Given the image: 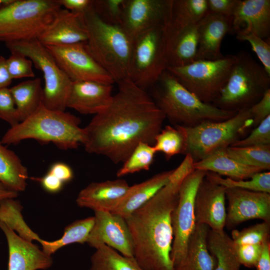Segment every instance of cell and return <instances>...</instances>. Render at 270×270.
<instances>
[{
	"label": "cell",
	"mask_w": 270,
	"mask_h": 270,
	"mask_svg": "<svg viewBox=\"0 0 270 270\" xmlns=\"http://www.w3.org/2000/svg\"><path fill=\"white\" fill-rule=\"evenodd\" d=\"M208 248L216 260L214 270H240L235 246L224 231L214 232L210 229L207 236Z\"/></svg>",
	"instance_id": "30"
},
{
	"label": "cell",
	"mask_w": 270,
	"mask_h": 270,
	"mask_svg": "<svg viewBox=\"0 0 270 270\" xmlns=\"http://www.w3.org/2000/svg\"><path fill=\"white\" fill-rule=\"evenodd\" d=\"M172 0H125L121 26L134 39L141 33L168 25Z\"/></svg>",
	"instance_id": "14"
},
{
	"label": "cell",
	"mask_w": 270,
	"mask_h": 270,
	"mask_svg": "<svg viewBox=\"0 0 270 270\" xmlns=\"http://www.w3.org/2000/svg\"><path fill=\"white\" fill-rule=\"evenodd\" d=\"M206 178L226 188H238L254 192L270 194V172H261L255 174L246 180H235L207 172Z\"/></svg>",
	"instance_id": "36"
},
{
	"label": "cell",
	"mask_w": 270,
	"mask_h": 270,
	"mask_svg": "<svg viewBox=\"0 0 270 270\" xmlns=\"http://www.w3.org/2000/svg\"><path fill=\"white\" fill-rule=\"evenodd\" d=\"M226 196L228 202L226 222L228 228L254 219L270 222V194L228 188Z\"/></svg>",
	"instance_id": "15"
},
{
	"label": "cell",
	"mask_w": 270,
	"mask_h": 270,
	"mask_svg": "<svg viewBox=\"0 0 270 270\" xmlns=\"http://www.w3.org/2000/svg\"><path fill=\"white\" fill-rule=\"evenodd\" d=\"M10 90L20 122L32 116L43 104L44 90L40 78L21 82Z\"/></svg>",
	"instance_id": "28"
},
{
	"label": "cell",
	"mask_w": 270,
	"mask_h": 270,
	"mask_svg": "<svg viewBox=\"0 0 270 270\" xmlns=\"http://www.w3.org/2000/svg\"><path fill=\"white\" fill-rule=\"evenodd\" d=\"M270 222H264L244 228L232 232L230 237L236 246L263 244L270 240Z\"/></svg>",
	"instance_id": "39"
},
{
	"label": "cell",
	"mask_w": 270,
	"mask_h": 270,
	"mask_svg": "<svg viewBox=\"0 0 270 270\" xmlns=\"http://www.w3.org/2000/svg\"><path fill=\"white\" fill-rule=\"evenodd\" d=\"M252 116L253 124L258 125L270 115V88L264 92L262 98L249 108Z\"/></svg>",
	"instance_id": "46"
},
{
	"label": "cell",
	"mask_w": 270,
	"mask_h": 270,
	"mask_svg": "<svg viewBox=\"0 0 270 270\" xmlns=\"http://www.w3.org/2000/svg\"><path fill=\"white\" fill-rule=\"evenodd\" d=\"M198 23L182 28L167 25L168 68L184 66L196 61Z\"/></svg>",
	"instance_id": "24"
},
{
	"label": "cell",
	"mask_w": 270,
	"mask_h": 270,
	"mask_svg": "<svg viewBox=\"0 0 270 270\" xmlns=\"http://www.w3.org/2000/svg\"><path fill=\"white\" fill-rule=\"evenodd\" d=\"M0 119L10 126L20 122L16 106L10 88L0 89Z\"/></svg>",
	"instance_id": "44"
},
{
	"label": "cell",
	"mask_w": 270,
	"mask_h": 270,
	"mask_svg": "<svg viewBox=\"0 0 270 270\" xmlns=\"http://www.w3.org/2000/svg\"><path fill=\"white\" fill-rule=\"evenodd\" d=\"M195 170L212 172L232 180H246L260 168L244 164L228 156L224 150H219L206 158L194 163Z\"/></svg>",
	"instance_id": "27"
},
{
	"label": "cell",
	"mask_w": 270,
	"mask_h": 270,
	"mask_svg": "<svg viewBox=\"0 0 270 270\" xmlns=\"http://www.w3.org/2000/svg\"><path fill=\"white\" fill-rule=\"evenodd\" d=\"M270 145V115L262 120L246 138L238 140L232 146Z\"/></svg>",
	"instance_id": "43"
},
{
	"label": "cell",
	"mask_w": 270,
	"mask_h": 270,
	"mask_svg": "<svg viewBox=\"0 0 270 270\" xmlns=\"http://www.w3.org/2000/svg\"><path fill=\"white\" fill-rule=\"evenodd\" d=\"M38 181L43 188L50 193H56L62 189L64 183L51 173L48 172L40 178H34Z\"/></svg>",
	"instance_id": "50"
},
{
	"label": "cell",
	"mask_w": 270,
	"mask_h": 270,
	"mask_svg": "<svg viewBox=\"0 0 270 270\" xmlns=\"http://www.w3.org/2000/svg\"><path fill=\"white\" fill-rule=\"evenodd\" d=\"M189 154L174 170L168 183L124 218L133 244L134 257L144 270H174L170 257L173 241L172 214L180 186L194 169Z\"/></svg>",
	"instance_id": "2"
},
{
	"label": "cell",
	"mask_w": 270,
	"mask_h": 270,
	"mask_svg": "<svg viewBox=\"0 0 270 270\" xmlns=\"http://www.w3.org/2000/svg\"><path fill=\"white\" fill-rule=\"evenodd\" d=\"M20 202L14 198H8L0 201V221L9 228L18 232V236L30 242L41 238L28 226L24 221Z\"/></svg>",
	"instance_id": "34"
},
{
	"label": "cell",
	"mask_w": 270,
	"mask_h": 270,
	"mask_svg": "<svg viewBox=\"0 0 270 270\" xmlns=\"http://www.w3.org/2000/svg\"><path fill=\"white\" fill-rule=\"evenodd\" d=\"M228 78L214 101L220 108L238 111L257 102L270 88V75L245 50L236 54Z\"/></svg>",
	"instance_id": "6"
},
{
	"label": "cell",
	"mask_w": 270,
	"mask_h": 270,
	"mask_svg": "<svg viewBox=\"0 0 270 270\" xmlns=\"http://www.w3.org/2000/svg\"><path fill=\"white\" fill-rule=\"evenodd\" d=\"M89 270H144L134 256L128 257L104 244L96 248Z\"/></svg>",
	"instance_id": "32"
},
{
	"label": "cell",
	"mask_w": 270,
	"mask_h": 270,
	"mask_svg": "<svg viewBox=\"0 0 270 270\" xmlns=\"http://www.w3.org/2000/svg\"><path fill=\"white\" fill-rule=\"evenodd\" d=\"M226 188L207 179L200 184L194 200L196 224H204L214 232H224L226 226Z\"/></svg>",
	"instance_id": "17"
},
{
	"label": "cell",
	"mask_w": 270,
	"mask_h": 270,
	"mask_svg": "<svg viewBox=\"0 0 270 270\" xmlns=\"http://www.w3.org/2000/svg\"><path fill=\"white\" fill-rule=\"evenodd\" d=\"M125 0H93L92 8L104 22L121 25Z\"/></svg>",
	"instance_id": "40"
},
{
	"label": "cell",
	"mask_w": 270,
	"mask_h": 270,
	"mask_svg": "<svg viewBox=\"0 0 270 270\" xmlns=\"http://www.w3.org/2000/svg\"><path fill=\"white\" fill-rule=\"evenodd\" d=\"M94 224V216L76 220L66 227L63 236L54 241L42 239V251L51 256L61 248L74 243H86Z\"/></svg>",
	"instance_id": "31"
},
{
	"label": "cell",
	"mask_w": 270,
	"mask_h": 270,
	"mask_svg": "<svg viewBox=\"0 0 270 270\" xmlns=\"http://www.w3.org/2000/svg\"><path fill=\"white\" fill-rule=\"evenodd\" d=\"M10 53V56L6 58V66L12 78H34L32 61L19 53Z\"/></svg>",
	"instance_id": "42"
},
{
	"label": "cell",
	"mask_w": 270,
	"mask_h": 270,
	"mask_svg": "<svg viewBox=\"0 0 270 270\" xmlns=\"http://www.w3.org/2000/svg\"><path fill=\"white\" fill-rule=\"evenodd\" d=\"M108 106L84 128V144L90 154L115 164L123 162L140 142L153 146L166 116L147 91L130 79L117 83Z\"/></svg>",
	"instance_id": "1"
},
{
	"label": "cell",
	"mask_w": 270,
	"mask_h": 270,
	"mask_svg": "<svg viewBox=\"0 0 270 270\" xmlns=\"http://www.w3.org/2000/svg\"><path fill=\"white\" fill-rule=\"evenodd\" d=\"M236 38L240 41L248 42L256 54L262 66L267 73L270 75V45L268 42L260 37L251 32H245L240 30L234 32Z\"/></svg>",
	"instance_id": "41"
},
{
	"label": "cell",
	"mask_w": 270,
	"mask_h": 270,
	"mask_svg": "<svg viewBox=\"0 0 270 270\" xmlns=\"http://www.w3.org/2000/svg\"><path fill=\"white\" fill-rule=\"evenodd\" d=\"M198 25L196 60L222 58L221 44L226 34L232 32V18L208 10Z\"/></svg>",
	"instance_id": "21"
},
{
	"label": "cell",
	"mask_w": 270,
	"mask_h": 270,
	"mask_svg": "<svg viewBox=\"0 0 270 270\" xmlns=\"http://www.w3.org/2000/svg\"><path fill=\"white\" fill-rule=\"evenodd\" d=\"M18 193L5 187L0 183V201L8 198H16Z\"/></svg>",
	"instance_id": "53"
},
{
	"label": "cell",
	"mask_w": 270,
	"mask_h": 270,
	"mask_svg": "<svg viewBox=\"0 0 270 270\" xmlns=\"http://www.w3.org/2000/svg\"><path fill=\"white\" fill-rule=\"evenodd\" d=\"M252 124L249 108H245L238 110L232 117L225 120L206 122L194 126H175L184 140L183 154L190 155L196 162L232 146Z\"/></svg>",
	"instance_id": "7"
},
{
	"label": "cell",
	"mask_w": 270,
	"mask_h": 270,
	"mask_svg": "<svg viewBox=\"0 0 270 270\" xmlns=\"http://www.w3.org/2000/svg\"><path fill=\"white\" fill-rule=\"evenodd\" d=\"M174 170L162 172L138 184L130 186L126 193L111 212L126 218L165 186Z\"/></svg>",
	"instance_id": "25"
},
{
	"label": "cell",
	"mask_w": 270,
	"mask_h": 270,
	"mask_svg": "<svg viewBox=\"0 0 270 270\" xmlns=\"http://www.w3.org/2000/svg\"><path fill=\"white\" fill-rule=\"evenodd\" d=\"M0 228L8 242V270H46L52 266V256L44 253L36 245L20 237L0 221Z\"/></svg>",
	"instance_id": "19"
},
{
	"label": "cell",
	"mask_w": 270,
	"mask_h": 270,
	"mask_svg": "<svg viewBox=\"0 0 270 270\" xmlns=\"http://www.w3.org/2000/svg\"><path fill=\"white\" fill-rule=\"evenodd\" d=\"M46 46L72 81H94L110 84L115 82L90 54L86 42Z\"/></svg>",
	"instance_id": "13"
},
{
	"label": "cell",
	"mask_w": 270,
	"mask_h": 270,
	"mask_svg": "<svg viewBox=\"0 0 270 270\" xmlns=\"http://www.w3.org/2000/svg\"><path fill=\"white\" fill-rule=\"evenodd\" d=\"M251 32L268 42L270 36V0H240L232 17V32Z\"/></svg>",
	"instance_id": "23"
},
{
	"label": "cell",
	"mask_w": 270,
	"mask_h": 270,
	"mask_svg": "<svg viewBox=\"0 0 270 270\" xmlns=\"http://www.w3.org/2000/svg\"><path fill=\"white\" fill-rule=\"evenodd\" d=\"M87 48L115 82L129 79L133 38L120 25L102 20L92 6L84 14Z\"/></svg>",
	"instance_id": "5"
},
{
	"label": "cell",
	"mask_w": 270,
	"mask_h": 270,
	"mask_svg": "<svg viewBox=\"0 0 270 270\" xmlns=\"http://www.w3.org/2000/svg\"><path fill=\"white\" fill-rule=\"evenodd\" d=\"M130 186L123 179L94 182L82 190L76 199L78 206L96 211L112 212L126 193Z\"/></svg>",
	"instance_id": "22"
},
{
	"label": "cell",
	"mask_w": 270,
	"mask_h": 270,
	"mask_svg": "<svg viewBox=\"0 0 270 270\" xmlns=\"http://www.w3.org/2000/svg\"><path fill=\"white\" fill-rule=\"evenodd\" d=\"M79 118L65 111L48 109L42 104L32 116L10 126L0 140L4 144H15L33 139L42 144L52 143L68 150L83 144L84 128Z\"/></svg>",
	"instance_id": "3"
},
{
	"label": "cell",
	"mask_w": 270,
	"mask_h": 270,
	"mask_svg": "<svg viewBox=\"0 0 270 270\" xmlns=\"http://www.w3.org/2000/svg\"><path fill=\"white\" fill-rule=\"evenodd\" d=\"M94 224L86 243L96 248L106 244L121 254L134 256L132 236L124 218L110 212H94Z\"/></svg>",
	"instance_id": "16"
},
{
	"label": "cell",
	"mask_w": 270,
	"mask_h": 270,
	"mask_svg": "<svg viewBox=\"0 0 270 270\" xmlns=\"http://www.w3.org/2000/svg\"><path fill=\"white\" fill-rule=\"evenodd\" d=\"M206 172L194 169L184 178L180 186L178 202L172 214L173 241L170 257L174 268L183 261L190 238L194 229L195 197Z\"/></svg>",
	"instance_id": "12"
},
{
	"label": "cell",
	"mask_w": 270,
	"mask_h": 270,
	"mask_svg": "<svg viewBox=\"0 0 270 270\" xmlns=\"http://www.w3.org/2000/svg\"><path fill=\"white\" fill-rule=\"evenodd\" d=\"M61 6L69 11L84 14L92 6L93 0H58Z\"/></svg>",
	"instance_id": "48"
},
{
	"label": "cell",
	"mask_w": 270,
	"mask_h": 270,
	"mask_svg": "<svg viewBox=\"0 0 270 270\" xmlns=\"http://www.w3.org/2000/svg\"><path fill=\"white\" fill-rule=\"evenodd\" d=\"M209 230L206 225L196 224L188 242L185 257L174 270H215L216 260L210 252L207 244Z\"/></svg>",
	"instance_id": "26"
},
{
	"label": "cell",
	"mask_w": 270,
	"mask_h": 270,
	"mask_svg": "<svg viewBox=\"0 0 270 270\" xmlns=\"http://www.w3.org/2000/svg\"><path fill=\"white\" fill-rule=\"evenodd\" d=\"M151 88H153L151 96L156 106L166 118L175 126L189 127L206 122L223 121L238 112L202 102L167 70Z\"/></svg>",
	"instance_id": "4"
},
{
	"label": "cell",
	"mask_w": 270,
	"mask_h": 270,
	"mask_svg": "<svg viewBox=\"0 0 270 270\" xmlns=\"http://www.w3.org/2000/svg\"><path fill=\"white\" fill-rule=\"evenodd\" d=\"M208 12L207 0H172L168 26L182 28L196 24Z\"/></svg>",
	"instance_id": "33"
},
{
	"label": "cell",
	"mask_w": 270,
	"mask_h": 270,
	"mask_svg": "<svg viewBox=\"0 0 270 270\" xmlns=\"http://www.w3.org/2000/svg\"><path fill=\"white\" fill-rule=\"evenodd\" d=\"M156 153L153 146L140 142L122 162V166L116 172V176L120 178L141 170H148Z\"/></svg>",
	"instance_id": "37"
},
{
	"label": "cell",
	"mask_w": 270,
	"mask_h": 270,
	"mask_svg": "<svg viewBox=\"0 0 270 270\" xmlns=\"http://www.w3.org/2000/svg\"><path fill=\"white\" fill-rule=\"evenodd\" d=\"M264 244L239 246L234 244L236 255L240 265L248 268H254L260 254Z\"/></svg>",
	"instance_id": "45"
},
{
	"label": "cell",
	"mask_w": 270,
	"mask_h": 270,
	"mask_svg": "<svg viewBox=\"0 0 270 270\" xmlns=\"http://www.w3.org/2000/svg\"><path fill=\"white\" fill-rule=\"evenodd\" d=\"M166 26H154L133 39L129 79L146 91L168 68Z\"/></svg>",
	"instance_id": "9"
},
{
	"label": "cell",
	"mask_w": 270,
	"mask_h": 270,
	"mask_svg": "<svg viewBox=\"0 0 270 270\" xmlns=\"http://www.w3.org/2000/svg\"><path fill=\"white\" fill-rule=\"evenodd\" d=\"M256 270H270V242H266L256 264Z\"/></svg>",
	"instance_id": "51"
},
{
	"label": "cell",
	"mask_w": 270,
	"mask_h": 270,
	"mask_svg": "<svg viewBox=\"0 0 270 270\" xmlns=\"http://www.w3.org/2000/svg\"><path fill=\"white\" fill-rule=\"evenodd\" d=\"M236 60V55L228 54L221 59L196 60L167 70L201 101L211 104L226 83Z\"/></svg>",
	"instance_id": "11"
},
{
	"label": "cell",
	"mask_w": 270,
	"mask_h": 270,
	"mask_svg": "<svg viewBox=\"0 0 270 270\" xmlns=\"http://www.w3.org/2000/svg\"><path fill=\"white\" fill-rule=\"evenodd\" d=\"M28 174L18 156L0 140V183L12 191L25 190Z\"/></svg>",
	"instance_id": "29"
},
{
	"label": "cell",
	"mask_w": 270,
	"mask_h": 270,
	"mask_svg": "<svg viewBox=\"0 0 270 270\" xmlns=\"http://www.w3.org/2000/svg\"><path fill=\"white\" fill-rule=\"evenodd\" d=\"M60 8L58 0H12L0 8V41L38 38Z\"/></svg>",
	"instance_id": "8"
},
{
	"label": "cell",
	"mask_w": 270,
	"mask_h": 270,
	"mask_svg": "<svg viewBox=\"0 0 270 270\" xmlns=\"http://www.w3.org/2000/svg\"><path fill=\"white\" fill-rule=\"evenodd\" d=\"M48 172L51 173L64 184L70 182L73 178L72 168L66 164L57 162L51 166Z\"/></svg>",
	"instance_id": "49"
},
{
	"label": "cell",
	"mask_w": 270,
	"mask_h": 270,
	"mask_svg": "<svg viewBox=\"0 0 270 270\" xmlns=\"http://www.w3.org/2000/svg\"><path fill=\"white\" fill-rule=\"evenodd\" d=\"M45 46L86 42L88 32L83 14L61 8L52 23L38 38Z\"/></svg>",
	"instance_id": "20"
},
{
	"label": "cell",
	"mask_w": 270,
	"mask_h": 270,
	"mask_svg": "<svg viewBox=\"0 0 270 270\" xmlns=\"http://www.w3.org/2000/svg\"><path fill=\"white\" fill-rule=\"evenodd\" d=\"M112 84L94 81H72L66 108L83 114L96 115L110 104L113 94Z\"/></svg>",
	"instance_id": "18"
},
{
	"label": "cell",
	"mask_w": 270,
	"mask_h": 270,
	"mask_svg": "<svg viewBox=\"0 0 270 270\" xmlns=\"http://www.w3.org/2000/svg\"><path fill=\"white\" fill-rule=\"evenodd\" d=\"M227 154L238 162L262 170L270 169V145L249 146H230Z\"/></svg>",
	"instance_id": "35"
},
{
	"label": "cell",
	"mask_w": 270,
	"mask_h": 270,
	"mask_svg": "<svg viewBox=\"0 0 270 270\" xmlns=\"http://www.w3.org/2000/svg\"><path fill=\"white\" fill-rule=\"evenodd\" d=\"M12 80L6 66V58L0 56V89L8 88Z\"/></svg>",
	"instance_id": "52"
},
{
	"label": "cell",
	"mask_w": 270,
	"mask_h": 270,
	"mask_svg": "<svg viewBox=\"0 0 270 270\" xmlns=\"http://www.w3.org/2000/svg\"><path fill=\"white\" fill-rule=\"evenodd\" d=\"M10 52H18L30 58L43 74L44 106L50 110L65 111L72 81L58 66L46 47L38 38L5 43Z\"/></svg>",
	"instance_id": "10"
},
{
	"label": "cell",
	"mask_w": 270,
	"mask_h": 270,
	"mask_svg": "<svg viewBox=\"0 0 270 270\" xmlns=\"http://www.w3.org/2000/svg\"><path fill=\"white\" fill-rule=\"evenodd\" d=\"M153 146L156 152L164 154L166 160L184 152V140L174 126H166L156 136Z\"/></svg>",
	"instance_id": "38"
},
{
	"label": "cell",
	"mask_w": 270,
	"mask_h": 270,
	"mask_svg": "<svg viewBox=\"0 0 270 270\" xmlns=\"http://www.w3.org/2000/svg\"><path fill=\"white\" fill-rule=\"evenodd\" d=\"M12 0H0V8L10 3Z\"/></svg>",
	"instance_id": "54"
},
{
	"label": "cell",
	"mask_w": 270,
	"mask_h": 270,
	"mask_svg": "<svg viewBox=\"0 0 270 270\" xmlns=\"http://www.w3.org/2000/svg\"><path fill=\"white\" fill-rule=\"evenodd\" d=\"M241 0H207L210 12L232 18Z\"/></svg>",
	"instance_id": "47"
}]
</instances>
